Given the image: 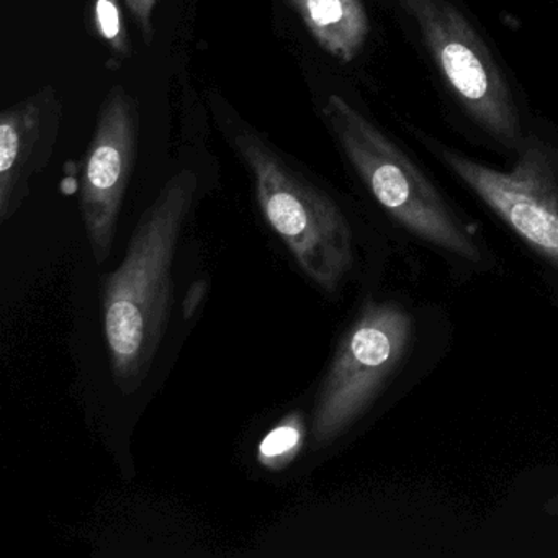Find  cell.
I'll return each instance as SVG.
<instances>
[{
	"mask_svg": "<svg viewBox=\"0 0 558 558\" xmlns=\"http://www.w3.org/2000/svg\"><path fill=\"white\" fill-rule=\"evenodd\" d=\"M453 122L511 161L532 112L499 51L463 0H393Z\"/></svg>",
	"mask_w": 558,
	"mask_h": 558,
	"instance_id": "obj_1",
	"label": "cell"
},
{
	"mask_svg": "<svg viewBox=\"0 0 558 558\" xmlns=\"http://www.w3.org/2000/svg\"><path fill=\"white\" fill-rule=\"evenodd\" d=\"M198 179H168L140 218L122 264L102 277L104 335L120 393L133 395L151 371L172 308V264Z\"/></svg>",
	"mask_w": 558,
	"mask_h": 558,
	"instance_id": "obj_2",
	"label": "cell"
},
{
	"mask_svg": "<svg viewBox=\"0 0 558 558\" xmlns=\"http://www.w3.org/2000/svg\"><path fill=\"white\" fill-rule=\"evenodd\" d=\"M322 116L368 194L398 227L444 256L482 260L472 225L387 133L339 94L326 99Z\"/></svg>",
	"mask_w": 558,
	"mask_h": 558,
	"instance_id": "obj_3",
	"label": "cell"
},
{
	"mask_svg": "<svg viewBox=\"0 0 558 558\" xmlns=\"http://www.w3.org/2000/svg\"><path fill=\"white\" fill-rule=\"evenodd\" d=\"M411 135L489 208L535 256L558 274V125L532 113L509 169L483 165L436 136Z\"/></svg>",
	"mask_w": 558,
	"mask_h": 558,
	"instance_id": "obj_4",
	"label": "cell"
},
{
	"mask_svg": "<svg viewBox=\"0 0 558 558\" xmlns=\"http://www.w3.org/2000/svg\"><path fill=\"white\" fill-rule=\"evenodd\" d=\"M233 148L253 175L257 204L274 233L312 282L336 292L354 264L344 211L253 130L234 133Z\"/></svg>",
	"mask_w": 558,
	"mask_h": 558,
	"instance_id": "obj_5",
	"label": "cell"
},
{
	"mask_svg": "<svg viewBox=\"0 0 558 558\" xmlns=\"http://www.w3.org/2000/svg\"><path fill=\"white\" fill-rule=\"evenodd\" d=\"M416 322L397 300H372L339 341L313 411L316 447L344 436L384 393L413 349Z\"/></svg>",
	"mask_w": 558,
	"mask_h": 558,
	"instance_id": "obj_6",
	"label": "cell"
},
{
	"mask_svg": "<svg viewBox=\"0 0 558 558\" xmlns=\"http://www.w3.org/2000/svg\"><path fill=\"white\" fill-rule=\"evenodd\" d=\"M138 104L123 86L104 99L81 175V214L97 264L112 253L123 198L132 181L138 146Z\"/></svg>",
	"mask_w": 558,
	"mask_h": 558,
	"instance_id": "obj_7",
	"label": "cell"
},
{
	"mask_svg": "<svg viewBox=\"0 0 558 558\" xmlns=\"http://www.w3.org/2000/svg\"><path fill=\"white\" fill-rule=\"evenodd\" d=\"M63 106L53 86L0 116V220H11L31 195L35 175L53 158Z\"/></svg>",
	"mask_w": 558,
	"mask_h": 558,
	"instance_id": "obj_8",
	"label": "cell"
},
{
	"mask_svg": "<svg viewBox=\"0 0 558 558\" xmlns=\"http://www.w3.org/2000/svg\"><path fill=\"white\" fill-rule=\"evenodd\" d=\"M313 40L339 63L361 57L371 37L364 0H286Z\"/></svg>",
	"mask_w": 558,
	"mask_h": 558,
	"instance_id": "obj_9",
	"label": "cell"
},
{
	"mask_svg": "<svg viewBox=\"0 0 558 558\" xmlns=\"http://www.w3.org/2000/svg\"><path fill=\"white\" fill-rule=\"evenodd\" d=\"M94 31L119 58L130 57V41L119 0H93Z\"/></svg>",
	"mask_w": 558,
	"mask_h": 558,
	"instance_id": "obj_10",
	"label": "cell"
},
{
	"mask_svg": "<svg viewBox=\"0 0 558 558\" xmlns=\"http://www.w3.org/2000/svg\"><path fill=\"white\" fill-rule=\"evenodd\" d=\"M302 427L295 420H287L286 423L270 430L259 447L260 462L270 469H279L280 465L289 462L302 442Z\"/></svg>",
	"mask_w": 558,
	"mask_h": 558,
	"instance_id": "obj_11",
	"label": "cell"
},
{
	"mask_svg": "<svg viewBox=\"0 0 558 558\" xmlns=\"http://www.w3.org/2000/svg\"><path fill=\"white\" fill-rule=\"evenodd\" d=\"M125 4L130 14L135 19L136 25L142 32V37L145 38L146 44H151L153 14H155L158 0H125Z\"/></svg>",
	"mask_w": 558,
	"mask_h": 558,
	"instance_id": "obj_12",
	"label": "cell"
},
{
	"mask_svg": "<svg viewBox=\"0 0 558 558\" xmlns=\"http://www.w3.org/2000/svg\"><path fill=\"white\" fill-rule=\"evenodd\" d=\"M207 280H197V282L192 283L187 295H185L184 303H182V315H184L185 319H192V316L197 313L202 302H204L205 296H207Z\"/></svg>",
	"mask_w": 558,
	"mask_h": 558,
	"instance_id": "obj_13",
	"label": "cell"
},
{
	"mask_svg": "<svg viewBox=\"0 0 558 558\" xmlns=\"http://www.w3.org/2000/svg\"><path fill=\"white\" fill-rule=\"evenodd\" d=\"M545 512L550 515H557L558 518V495H555L554 498L548 499L544 506Z\"/></svg>",
	"mask_w": 558,
	"mask_h": 558,
	"instance_id": "obj_14",
	"label": "cell"
},
{
	"mask_svg": "<svg viewBox=\"0 0 558 558\" xmlns=\"http://www.w3.org/2000/svg\"><path fill=\"white\" fill-rule=\"evenodd\" d=\"M551 4L555 5V9H557L558 12V0H550Z\"/></svg>",
	"mask_w": 558,
	"mask_h": 558,
	"instance_id": "obj_15",
	"label": "cell"
}]
</instances>
